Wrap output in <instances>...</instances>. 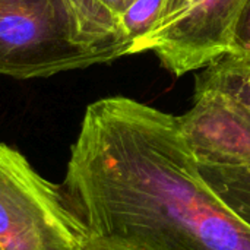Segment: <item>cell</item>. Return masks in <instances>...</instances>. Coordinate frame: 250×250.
<instances>
[{
    "instance_id": "obj_5",
    "label": "cell",
    "mask_w": 250,
    "mask_h": 250,
    "mask_svg": "<svg viewBox=\"0 0 250 250\" xmlns=\"http://www.w3.org/2000/svg\"><path fill=\"white\" fill-rule=\"evenodd\" d=\"M198 166L250 168V114L215 89H195L189 111L176 117Z\"/></svg>"
},
{
    "instance_id": "obj_8",
    "label": "cell",
    "mask_w": 250,
    "mask_h": 250,
    "mask_svg": "<svg viewBox=\"0 0 250 250\" xmlns=\"http://www.w3.org/2000/svg\"><path fill=\"white\" fill-rule=\"evenodd\" d=\"M167 0H132L119 16V28L127 45V54H136L138 47L158 23Z\"/></svg>"
},
{
    "instance_id": "obj_7",
    "label": "cell",
    "mask_w": 250,
    "mask_h": 250,
    "mask_svg": "<svg viewBox=\"0 0 250 250\" xmlns=\"http://www.w3.org/2000/svg\"><path fill=\"white\" fill-rule=\"evenodd\" d=\"M198 167L207 185L250 226V168Z\"/></svg>"
},
{
    "instance_id": "obj_10",
    "label": "cell",
    "mask_w": 250,
    "mask_h": 250,
    "mask_svg": "<svg viewBox=\"0 0 250 250\" xmlns=\"http://www.w3.org/2000/svg\"><path fill=\"white\" fill-rule=\"evenodd\" d=\"M100 4H103L107 10H110L117 19L119 16L123 13V10L127 7V4L132 1V0H97Z\"/></svg>"
},
{
    "instance_id": "obj_6",
    "label": "cell",
    "mask_w": 250,
    "mask_h": 250,
    "mask_svg": "<svg viewBox=\"0 0 250 250\" xmlns=\"http://www.w3.org/2000/svg\"><path fill=\"white\" fill-rule=\"evenodd\" d=\"M195 89H215L250 114V63L220 57L196 75Z\"/></svg>"
},
{
    "instance_id": "obj_4",
    "label": "cell",
    "mask_w": 250,
    "mask_h": 250,
    "mask_svg": "<svg viewBox=\"0 0 250 250\" xmlns=\"http://www.w3.org/2000/svg\"><path fill=\"white\" fill-rule=\"evenodd\" d=\"M245 0H167L136 53L152 51L176 76L204 69L227 53L233 22Z\"/></svg>"
},
{
    "instance_id": "obj_11",
    "label": "cell",
    "mask_w": 250,
    "mask_h": 250,
    "mask_svg": "<svg viewBox=\"0 0 250 250\" xmlns=\"http://www.w3.org/2000/svg\"><path fill=\"white\" fill-rule=\"evenodd\" d=\"M83 250H101V249H95V248H88V246H85Z\"/></svg>"
},
{
    "instance_id": "obj_3",
    "label": "cell",
    "mask_w": 250,
    "mask_h": 250,
    "mask_svg": "<svg viewBox=\"0 0 250 250\" xmlns=\"http://www.w3.org/2000/svg\"><path fill=\"white\" fill-rule=\"evenodd\" d=\"M79 226L59 185L40 176L15 148L0 142V250H83Z\"/></svg>"
},
{
    "instance_id": "obj_9",
    "label": "cell",
    "mask_w": 250,
    "mask_h": 250,
    "mask_svg": "<svg viewBox=\"0 0 250 250\" xmlns=\"http://www.w3.org/2000/svg\"><path fill=\"white\" fill-rule=\"evenodd\" d=\"M224 56L242 63H250V0H245L233 22Z\"/></svg>"
},
{
    "instance_id": "obj_1",
    "label": "cell",
    "mask_w": 250,
    "mask_h": 250,
    "mask_svg": "<svg viewBox=\"0 0 250 250\" xmlns=\"http://www.w3.org/2000/svg\"><path fill=\"white\" fill-rule=\"evenodd\" d=\"M59 190L88 248L250 250V226L207 185L176 116L126 97L86 107Z\"/></svg>"
},
{
    "instance_id": "obj_2",
    "label": "cell",
    "mask_w": 250,
    "mask_h": 250,
    "mask_svg": "<svg viewBox=\"0 0 250 250\" xmlns=\"http://www.w3.org/2000/svg\"><path fill=\"white\" fill-rule=\"evenodd\" d=\"M127 56L119 19L97 0H0V75L25 81Z\"/></svg>"
}]
</instances>
